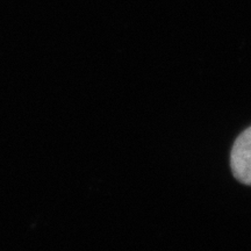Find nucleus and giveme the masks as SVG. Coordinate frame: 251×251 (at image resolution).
<instances>
[{
    "label": "nucleus",
    "instance_id": "1",
    "mask_svg": "<svg viewBox=\"0 0 251 251\" xmlns=\"http://www.w3.org/2000/svg\"><path fill=\"white\" fill-rule=\"evenodd\" d=\"M230 168L238 181L251 185V127L235 140L230 152Z\"/></svg>",
    "mask_w": 251,
    "mask_h": 251
}]
</instances>
